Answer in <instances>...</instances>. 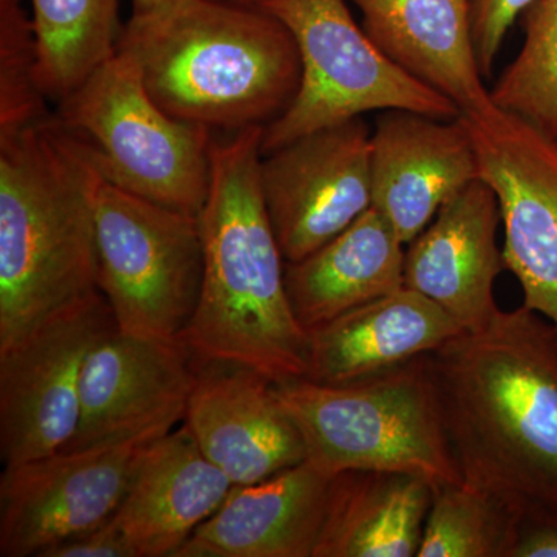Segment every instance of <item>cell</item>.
I'll return each mask as SVG.
<instances>
[{
	"label": "cell",
	"mask_w": 557,
	"mask_h": 557,
	"mask_svg": "<svg viewBox=\"0 0 557 557\" xmlns=\"http://www.w3.org/2000/svg\"><path fill=\"white\" fill-rule=\"evenodd\" d=\"M461 478L520 520L557 519V329L498 311L429 354Z\"/></svg>",
	"instance_id": "6da1fadb"
},
{
	"label": "cell",
	"mask_w": 557,
	"mask_h": 557,
	"mask_svg": "<svg viewBox=\"0 0 557 557\" xmlns=\"http://www.w3.org/2000/svg\"><path fill=\"white\" fill-rule=\"evenodd\" d=\"M263 127L212 143L211 186L199 220L205 270L183 343L199 362H228L273 383L306 379L309 332L299 324L285 259L260 190Z\"/></svg>",
	"instance_id": "7a4b0ae2"
},
{
	"label": "cell",
	"mask_w": 557,
	"mask_h": 557,
	"mask_svg": "<svg viewBox=\"0 0 557 557\" xmlns=\"http://www.w3.org/2000/svg\"><path fill=\"white\" fill-rule=\"evenodd\" d=\"M164 112L209 131L269 126L295 100L300 58L267 11L222 0H168L134 11L119 49Z\"/></svg>",
	"instance_id": "3957f363"
},
{
	"label": "cell",
	"mask_w": 557,
	"mask_h": 557,
	"mask_svg": "<svg viewBox=\"0 0 557 557\" xmlns=\"http://www.w3.org/2000/svg\"><path fill=\"white\" fill-rule=\"evenodd\" d=\"M101 180L57 116L0 132V350L97 292Z\"/></svg>",
	"instance_id": "277c9868"
},
{
	"label": "cell",
	"mask_w": 557,
	"mask_h": 557,
	"mask_svg": "<svg viewBox=\"0 0 557 557\" xmlns=\"http://www.w3.org/2000/svg\"><path fill=\"white\" fill-rule=\"evenodd\" d=\"M306 442L307 460L329 475L351 469L405 472L434 490L465 483L429 354L370 379L274 383Z\"/></svg>",
	"instance_id": "5b68a950"
},
{
	"label": "cell",
	"mask_w": 557,
	"mask_h": 557,
	"mask_svg": "<svg viewBox=\"0 0 557 557\" xmlns=\"http://www.w3.org/2000/svg\"><path fill=\"white\" fill-rule=\"evenodd\" d=\"M64 129L78 139L109 185L199 218L212 172V131L171 116L116 50L60 102Z\"/></svg>",
	"instance_id": "8992f818"
},
{
	"label": "cell",
	"mask_w": 557,
	"mask_h": 557,
	"mask_svg": "<svg viewBox=\"0 0 557 557\" xmlns=\"http://www.w3.org/2000/svg\"><path fill=\"white\" fill-rule=\"evenodd\" d=\"M259 9L292 33L302 70L295 100L263 127L262 156L370 112L410 110L438 120L461 115L449 98L388 60L351 17L346 0H267Z\"/></svg>",
	"instance_id": "52a82bcc"
},
{
	"label": "cell",
	"mask_w": 557,
	"mask_h": 557,
	"mask_svg": "<svg viewBox=\"0 0 557 557\" xmlns=\"http://www.w3.org/2000/svg\"><path fill=\"white\" fill-rule=\"evenodd\" d=\"M97 284L116 327L178 341L199 304L205 252L200 220L101 180L95 203Z\"/></svg>",
	"instance_id": "ba28073f"
},
{
	"label": "cell",
	"mask_w": 557,
	"mask_h": 557,
	"mask_svg": "<svg viewBox=\"0 0 557 557\" xmlns=\"http://www.w3.org/2000/svg\"><path fill=\"white\" fill-rule=\"evenodd\" d=\"M100 289L0 350V457L17 465L62 450L79 421V388L91 348L116 330Z\"/></svg>",
	"instance_id": "9c48e42d"
},
{
	"label": "cell",
	"mask_w": 557,
	"mask_h": 557,
	"mask_svg": "<svg viewBox=\"0 0 557 557\" xmlns=\"http://www.w3.org/2000/svg\"><path fill=\"white\" fill-rule=\"evenodd\" d=\"M460 119L500 207L505 270L523 306L557 329V139L497 106Z\"/></svg>",
	"instance_id": "30bf717a"
},
{
	"label": "cell",
	"mask_w": 557,
	"mask_h": 557,
	"mask_svg": "<svg viewBox=\"0 0 557 557\" xmlns=\"http://www.w3.org/2000/svg\"><path fill=\"white\" fill-rule=\"evenodd\" d=\"M161 437L141 435L5 465L0 556L40 557L53 545L104 525L119 511L146 450Z\"/></svg>",
	"instance_id": "8fae6325"
},
{
	"label": "cell",
	"mask_w": 557,
	"mask_h": 557,
	"mask_svg": "<svg viewBox=\"0 0 557 557\" xmlns=\"http://www.w3.org/2000/svg\"><path fill=\"white\" fill-rule=\"evenodd\" d=\"M372 131L362 116L263 153L260 190L285 262H298L372 208Z\"/></svg>",
	"instance_id": "7c38bea8"
},
{
	"label": "cell",
	"mask_w": 557,
	"mask_h": 557,
	"mask_svg": "<svg viewBox=\"0 0 557 557\" xmlns=\"http://www.w3.org/2000/svg\"><path fill=\"white\" fill-rule=\"evenodd\" d=\"M194 379L196 358L182 339H146L113 330L86 359L78 428L62 450L170 434L185 421Z\"/></svg>",
	"instance_id": "4fadbf2b"
},
{
	"label": "cell",
	"mask_w": 557,
	"mask_h": 557,
	"mask_svg": "<svg viewBox=\"0 0 557 557\" xmlns=\"http://www.w3.org/2000/svg\"><path fill=\"white\" fill-rule=\"evenodd\" d=\"M183 423L233 485L262 482L307 460L273 381L244 366L196 361Z\"/></svg>",
	"instance_id": "5bb4252c"
},
{
	"label": "cell",
	"mask_w": 557,
	"mask_h": 557,
	"mask_svg": "<svg viewBox=\"0 0 557 557\" xmlns=\"http://www.w3.org/2000/svg\"><path fill=\"white\" fill-rule=\"evenodd\" d=\"M370 174L372 208L408 245L446 201L480 178V166L460 116L383 110L370 137Z\"/></svg>",
	"instance_id": "9a60e30c"
},
{
	"label": "cell",
	"mask_w": 557,
	"mask_h": 557,
	"mask_svg": "<svg viewBox=\"0 0 557 557\" xmlns=\"http://www.w3.org/2000/svg\"><path fill=\"white\" fill-rule=\"evenodd\" d=\"M500 222L496 193L475 180L406 245L405 287L434 300L465 332L485 329L500 311L494 298L505 270L497 245Z\"/></svg>",
	"instance_id": "2e32d148"
},
{
	"label": "cell",
	"mask_w": 557,
	"mask_h": 557,
	"mask_svg": "<svg viewBox=\"0 0 557 557\" xmlns=\"http://www.w3.org/2000/svg\"><path fill=\"white\" fill-rule=\"evenodd\" d=\"M332 478L306 460L234 485L175 557H314Z\"/></svg>",
	"instance_id": "e0dca14e"
},
{
	"label": "cell",
	"mask_w": 557,
	"mask_h": 557,
	"mask_svg": "<svg viewBox=\"0 0 557 557\" xmlns=\"http://www.w3.org/2000/svg\"><path fill=\"white\" fill-rule=\"evenodd\" d=\"M233 486L183 423L146 450L113 520L135 557H175Z\"/></svg>",
	"instance_id": "ac0fdd59"
},
{
	"label": "cell",
	"mask_w": 557,
	"mask_h": 557,
	"mask_svg": "<svg viewBox=\"0 0 557 557\" xmlns=\"http://www.w3.org/2000/svg\"><path fill=\"white\" fill-rule=\"evenodd\" d=\"M372 42L461 115L493 109L472 36L471 0H350Z\"/></svg>",
	"instance_id": "d6986e66"
},
{
	"label": "cell",
	"mask_w": 557,
	"mask_h": 557,
	"mask_svg": "<svg viewBox=\"0 0 557 557\" xmlns=\"http://www.w3.org/2000/svg\"><path fill=\"white\" fill-rule=\"evenodd\" d=\"M465 330L448 311L406 287L309 332L307 380L346 384L432 354Z\"/></svg>",
	"instance_id": "ffe728a7"
},
{
	"label": "cell",
	"mask_w": 557,
	"mask_h": 557,
	"mask_svg": "<svg viewBox=\"0 0 557 557\" xmlns=\"http://www.w3.org/2000/svg\"><path fill=\"white\" fill-rule=\"evenodd\" d=\"M405 247L370 208L317 251L285 262V287L299 324L311 332L405 287Z\"/></svg>",
	"instance_id": "44dd1931"
},
{
	"label": "cell",
	"mask_w": 557,
	"mask_h": 557,
	"mask_svg": "<svg viewBox=\"0 0 557 557\" xmlns=\"http://www.w3.org/2000/svg\"><path fill=\"white\" fill-rule=\"evenodd\" d=\"M434 486L405 472L351 469L330 480L314 557H412Z\"/></svg>",
	"instance_id": "7402d4cb"
},
{
	"label": "cell",
	"mask_w": 557,
	"mask_h": 557,
	"mask_svg": "<svg viewBox=\"0 0 557 557\" xmlns=\"http://www.w3.org/2000/svg\"><path fill=\"white\" fill-rule=\"evenodd\" d=\"M40 90L62 101L119 49V0H30Z\"/></svg>",
	"instance_id": "603a6c76"
},
{
	"label": "cell",
	"mask_w": 557,
	"mask_h": 557,
	"mask_svg": "<svg viewBox=\"0 0 557 557\" xmlns=\"http://www.w3.org/2000/svg\"><path fill=\"white\" fill-rule=\"evenodd\" d=\"M522 520L485 491L446 485L434 491L417 557H509Z\"/></svg>",
	"instance_id": "cb8c5ba5"
},
{
	"label": "cell",
	"mask_w": 557,
	"mask_h": 557,
	"mask_svg": "<svg viewBox=\"0 0 557 557\" xmlns=\"http://www.w3.org/2000/svg\"><path fill=\"white\" fill-rule=\"evenodd\" d=\"M519 21L522 49L494 84L491 100L557 139V0H533Z\"/></svg>",
	"instance_id": "d4e9b609"
},
{
	"label": "cell",
	"mask_w": 557,
	"mask_h": 557,
	"mask_svg": "<svg viewBox=\"0 0 557 557\" xmlns=\"http://www.w3.org/2000/svg\"><path fill=\"white\" fill-rule=\"evenodd\" d=\"M38 81V44L22 0H0V132L49 116Z\"/></svg>",
	"instance_id": "484cf974"
},
{
	"label": "cell",
	"mask_w": 557,
	"mask_h": 557,
	"mask_svg": "<svg viewBox=\"0 0 557 557\" xmlns=\"http://www.w3.org/2000/svg\"><path fill=\"white\" fill-rule=\"evenodd\" d=\"M533 0H471L472 36L483 78L490 79L508 32Z\"/></svg>",
	"instance_id": "4316f807"
},
{
	"label": "cell",
	"mask_w": 557,
	"mask_h": 557,
	"mask_svg": "<svg viewBox=\"0 0 557 557\" xmlns=\"http://www.w3.org/2000/svg\"><path fill=\"white\" fill-rule=\"evenodd\" d=\"M40 557H135L115 520L47 548Z\"/></svg>",
	"instance_id": "83f0119b"
},
{
	"label": "cell",
	"mask_w": 557,
	"mask_h": 557,
	"mask_svg": "<svg viewBox=\"0 0 557 557\" xmlns=\"http://www.w3.org/2000/svg\"><path fill=\"white\" fill-rule=\"evenodd\" d=\"M509 557H557V519L522 520Z\"/></svg>",
	"instance_id": "f1b7e54d"
},
{
	"label": "cell",
	"mask_w": 557,
	"mask_h": 557,
	"mask_svg": "<svg viewBox=\"0 0 557 557\" xmlns=\"http://www.w3.org/2000/svg\"><path fill=\"white\" fill-rule=\"evenodd\" d=\"M164 2H168V0H132V3H134V11L153 9V7L161 5V3Z\"/></svg>",
	"instance_id": "f546056e"
},
{
	"label": "cell",
	"mask_w": 557,
	"mask_h": 557,
	"mask_svg": "<svg viewBox=\"0 0 557 557\" xmlns=\"http://www.w3.org/2000/svg\"><path fill=\"white\" fill-rule=\"evenodd\" d=\"M222 2L234 3V5L242 7H255V9H259L262 3H265L267 0H222Z\"/></svg>",
	"instance_id": "4dcf8cb0"
}]
</instances>
